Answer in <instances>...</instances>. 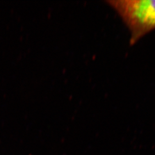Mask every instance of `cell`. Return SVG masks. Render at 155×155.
<instances>
[{
	"label": "cell",
	"mask_w": 155,
	"mask_h": 155,
	"mask_svg": "<svg viewBox=\"0 0 155 155\" xmlns=\"http://www.w3.org/2000/svg\"><path fill=\"white\" fill-rule=\"evenodd\" d=\"M130 32V45L155 29V0H109Z\"/></svg>",
	"instance_id": "1"
}]
</instances>
